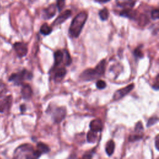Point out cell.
Returning a JSON list of instances; mask_svg holds the SVG:
<instances>
[{
    "label": "cell",
    "mask_w": 159,
    "mask_h": 159,
    "mask_svg": "<svg viewBox=\"0 0 159 159\" xmlns=\"http://www.w3.org/2000/svg\"><path fill=\"white\" fill-rule=\"evenodd\" d=\"M106 66V61L103 59L94 68H89L83 71L80 75V78L84 81H93L94 80L98 79L104 74Z\"/></svg>",
    "instance_id": "6da1fadb"
},
{
    "label": "cell",
    "mask_w": 159,
    "mask_h": 159,
    "mask_svg": "<svg viewBox=\"0 0 159 159\" xmlns=\"http://www.w3.org/2000/svg\"><path fill=\"white\" fill-rule=\"evenodd\" d=\"M88 14L86 12H81L78 14L73 19L71 25L69 27V35L73 38H77L86 21Z\"/></svg>",
    "instance_id": "7a4b0ae2"
},
{
    "label": "cell",
    "mask_w": 159,
    "mask_h": 159,
    "mask_svg": "<svg viewBox=\"0 0 159 159\" xmlns=\"http://www.w3.org/2000/svg\"><path fill=\"white\" fill-rule=\"evenodd\" d=\"M14 158H35V150L33 147L29 144H22L18 147L14 152Z\"/></svg>",
    "instance_id": "3957f363"
},
{
    "label": "cell",
    "mask_w": 159,
    "mask_h": 159,
    "mask_svg": "<svg viewBox=\"0 0 159 159\" xmlns=\"http://www.w3.org/2000/svg\"><path fill=\"white\" fill-rule=\"evenodd\" d=\"M32 78V74L27 71L26 70H23L17 73L12 74L9 78L10 81H13L15 84L19 85L22 83L23 81L25 80H30Z\"/></svg>",
    "instance_id": "277c9868"
},
{
    "label": "cell",
    "mask_w": 159,
    "mask_h": 159,
    "mask_svg": "<svg viewBox=\"0 0 159 159\" xmlns=\"http://www.w3.org/2000/svg\"><path fill=\"white\" fill-rule=\"evenodd\" d=\"M66 114V108L64 107H58L55 108L52 112V119L55 123L58 124L65 119Z\"/></svg>",
    "instance_id": "5b68a950"
},
{
    "label": "cell",
    "mask_w": 159,
    "mask_h": 159,
    "mask_svg": "<svg viewBox=\"0 0 159 159\" xmlns=\"http://www.w3.org/2000/svg\"><path fill=\"white\" fill-rule=\"evenodd\" d=\"M134 88V84L132 83L127 86L117 90L113 95V100L118 101L129 93Z\"/></svg>",
    "instance_id": "8992f818"
},
{
    "label": "cell",
    "mask_w": 159,
    "mask_h": 159,
    "mask_svg": "<svg viewBox=\"0 0 159 159\" xmlns=\"http://www.w3.org/2000/svg\"><path fill=\"white\" fill-rule=\"evenodd\" d=\"M14 48L16 54L19 57H23L27 53V46L23 42H16L14 45Z\"/></svg>",
    "instance_id": "52a82bcc"
},
{
    "label": "cell",
    "mask_w": 159,
    "mask_h": 159,
    "mask_svg": "<svg viewBox=\"0 0 159 159\" xmlns=\"http://www.w3.org/2000/svg\"><path fill=\"white\" fill-rule=\"evenodd\" d=\"M71 15V11L69 9H67L65 11L63 12H62L60 16H58L57 19L54 20L52 25H58L61 24H62L63 22H65L67 19H68Z\"/></svg>",
    "instance_id": "ba28073f"
},
{
    "label": "cell",
    "mask_w": 159,
    "mask_h": 159,
    "mask_svg": "<svg viewBox=\"0 0 159 159\" xmlns=\"http://www.w3.org/2000/svg\"><path fill=\"white\" fill-rule=\"evenodd\" d=\"M12 98L11 96H8L6 97L0 102V112H4L7 111L12 104Z\"/></svg>",
    "instance_id": "9c48e42d"
},
{
    "label": "cell",
    "mask_w": 159,
    "mask_h": 159,
    "mask_svg": "<svg viewBox=\"0 0 159 159\" xmlns=\"http://www.w3.org/2000/svg\"><path fill=\"white\" fill-rule=\"evenodd\" d=\"M89 127L90 129L93 131H94L96 132H101L104 125L102 120L99 119H96L92 120L89 124Z\"/></svg>",
    "instance_id": "30bf717a"
},
{
    "label": "cell",
    "mask_w": 159,
    "mask_h": 159,
    "mask_svg": "<svg viewBox=\"0 0 159 159\" xmlns=\"http://www.w3.org/2000/svg\"><path fill=\"white\" fill-rule=\"evenodd\" d=\"M66 73V70L64 67H60L58 68H55L53 78L55 82L61 81L65 77Z\"/></svg>",
    "instance_id": "8fae6325"
},
{
    "label": "cell",
    "mask_w": 159,
    "mask_h": 159,
    "mask_svg": "<svg viewBox=\"0 0 159 159\" xmlns=\"http://www.w3.org/2000/svg\"><path fill=\"white\" fill-rule=\"evenodd\" d=\"M117 5L122 8L132 9L135 4L136 0H116Z\"/></svg>",
    "instance_id": "7c38bea8"
},
{
    "label": "cell",
    "mask_w": 159,
    "mask_h": 159,
    "mask_svg": "<svg viewBox=\"0 0 159 159\" xmlns=\"http://www.w3.org/2000/svg\"><path fill=\"white\" fill-rule=\"evenodd\" d=\"M56 6L55 4H51L48 7L43 10V17L45 19H48L53 17L55 14Z\"/></svg>",
    "instance_id": "4fadbf2b"
},
{
    "label": "cell",
    "mask_w": 159,
    "mask_h": 159,
    "mask_svg": "<svg viewBox=\"0 0 159 159\" xmlns=\"http://www.w3.org/2000/svg\"><path fill=\"white\" fill-rule=\"evenodd\" d=\"M21 94L24 99H29L32 94V90L30 86L28 84H24L21 89Z\"/></svg>",
    "instance_id": "5bb4252c"
},
{
    "label": "cell",
    "mask_w": 159,
    "mask_h": 159,
    "mask_svg": "<svg viewBox=\"0 0 159 159\" xmlns=\"http://www.w3.org/2000/svg\"><path fill=\"white\" fill-rule=\"evenodd\" d=\"M54 67L58 66L63 61V52L57 50L54 53Z\"/></svg>",
    "instance_id": "9a60e30c"
},
{
    "label": "cell",
    "mask_w": 159,
    "mask_h": 159,
    "mask_svg": "<svg viewBox=\"0 0 159 159\" xmlns=\"http://www.w3.org/2000/svg\"><path fill=\"white\" fill-rule=\"evenodd\" d=\"M35 151L40 156H41L42 153H47L49 152L50 148L45 143L43 142H39L37 144V150H35Z\"/></svg>",
    "instance_id": "2e32d148"
},
{
    "label": "cell",
    "mask_w": 159,
    "mask_h": 159,
    "mask_svg": "<svg viewBox=\"0 0 159 159\" xmlns=\"http://www.w3.org/2000/svg\"><path fill=\"white\" fill-rule=\"evenodd\" d=\"M120 15L130 19H135L137 17V12L132 9H125L120 12Z\"/></svg>",
    "instance_id": "e0dca14e"
},
{
    "label": "cell",
    "mask_w": 159,
    "mask_h": 159,
    "mask_svg": "<svg viewBox=\"0 0 159 159\" xmlns=\"http://www.w3.org/2000/svg\"><path fill=\"white\" fill-rule=\"evenodd\" d=\"M114 148H115V144L112 140H110L106 143V145L105 147V150L108 156H111L112 155V153L114 152Z\"/></svg>",
    "instance_id": "ac0fdd59"
},
{
    "label": "cell",
    "mask_w": 159,
    "mask_h": 159,
    "mask_svg": "<svg viewBox=\"0 0 159 159\" xmlns=\"http://www.w3.org/2000/svg\"><path fill=\"white\" fill-rule=\"evenodd\" d=\"M86 138H87V141L89 143H94L98 138V132H96L94 131H93L91 130H90L86 135Z\"/></svg>",
    "instance_id": "d6986e66"
},
{
    "label": "cell",
    "mask_w": 159,
    "mask_h": 159,
    "mask_svg": "<svg viewBox=\"0 0 159 159\" xmlns=\"http://www.w3.org/2000/svg\"><path fill=\"white\" fill-rule=\"evenodd\" d=\"M52 28L50 26H49L47 23L43 24L41 26L40 29V32L44 35H49L52 32Z\"/></svg>",
    "instance_id": "ffe728a7"
},
{
    "label": "cell",
    "mask_w": 159,
    "mask_h": 159,
    "mask_svg": "<svg viewBox=\"0 0 159 159\" xmlns=\"http://www.w3.org/2000/svg\"><path fill=\"white\" fill-rule=\"evenodd\" d=\"M134 132H135V134L142 135V136L143 135V127L142 123L140 121L138 122L136 124L134 129Z\"/></svg>",
    "instance_id": "44dd1931"
},
{
    "label": "cell",
    "mask_w": 159,
    "mask_h": 159,
    "mask_svg": "<svg viewBox=\"0 0 159 159\" xmlns=\"http://www.w3.org/2000/svg\"><path fill=\"white\" fill-rule=\"evenodd\" d=\"M63 62L65 65L68 66L71 63V58L69 52L66 50H63Z\"/></svg>",
    "instance_id": "7402d4cb"
},
{
    "label": "cell",
    "mask_w": 159,
    "mask_h": 159,
    "mask_svg": "<svg viewBox=\"0 0 159 159\" xmlns=\"http://www.w3.org/2000/svg\"><path fill=\"white\" fill-rule=\"evenodd\" d=\"M99 16L100 19L102 20H106L108 19L109 17V12L106 8H104L99 11Z\"/></svg>",
    "instance_id": "603a6c76"
},
{
    "label": "cell",
    "mask_w": 159,
    "mask_h": 159,
    "mask_svg": "<svg viewBox=\"0 0 159 159\" xmlns=\"http://www.w3.org/2000/svg\"><path fill=\"white\" fill-rule=\"evenodd\" d=\"M134 55L137 58H142L143 57V53L140 49V48L139 47L136 48L134 50Z\"/></svg>",
    "instance_id": "cb8c5ba5"
},
{
    "label": "cell",
    "mask_w": 159,
    "mask_h": 159,
    "mask_svg": "<svg viewBox=\"0 0 159 159\" xmlns=\"http://www.w3.org/2000/svg\"><path fill=\"white\" fill-rule=\"evenodd\" d=\"M148 22V19L145 15H141L139 17V23L141 25H145Z\"/></svg>",
    "instance_id": "d4e9b609"
},
{
    "label": "cell",
    "mask_w": 159,
    "mask_h": 159,
    "mask_svg": "<svg viewBox=\"0 0 159 159\" xmlns=\"http://www.w3.org/2000/svg\"><path fill=\"white\" fill-rule=\"evenodd\" d=\"M158 120V118L157 116H153V117H150L148 121H147V127H150L153 125H154L155 124H156Z\"/></svg>",
    "instance_id": "484cf974"
},
{
    "label": "cell",
    "mask_w": 159,
    "mask_h": 159,
    "mask_svg": "<svg viewBox=\"0 0 159 159\" xmlns=\"http://www.w3.org/2000/svg\"><path fill=\"white\" fill-rule=\"evenodd\" d=\"M7 92V88L6 84L0 80V98L2 97Z\"/></svg>",
    "instance_id": "4316f807"
},
{
    "label": "cell",
    "mask_w": 159,
    "mask_h": 159,
    "mask_svg": "<svg viewBox=\"0 0 159 159\" xmlns=\"http://www.w3.org/2000/svg\"><path fill=\"white\" fill-rule=\"evenodd\" d=\"M96 87L99 89H102L106 87V83L103 80H98L96 83Z\"/></svg>",
    "instance_id": "83f0119b"
},
{
    "label": "cell",
    "mask_w": 159,
    "mask_h": 159,
    "mask_svg": "<svg viewBox=\"0 0 159 159\" xmlns=\"http://www.w3.org/2000/svg\"><path fill=\"white\" fill-rule=\"evenodd\" d=\"M142 137H143V136H142V135H137V134H132L129 136V140L130 142H135V141L140 140Z\"/></svg>",
    "instance_id": "f1b7e54d"
},
{
    "label": "cell",
    "mask_w": 159,
    "mask_h": 159,
    "mask_svg": "<svg viewBox=\"0 0 159 159\" xmlns=\"http://www.w3.org/2000/svg\"><path fill=\"white\" fill-rule=\"evenodd\" d=\"M65 0H57V6L59 11H61L65 6Z\"/></svg>",
    "instance_id": "f546056e"
},
{
    "label": "cell",
    "mask_w": 159,
    "mask_h": 159,
    "mask_svg": "<svg viewBox=\"0 0 159 159\" xmlns=\"http://www.w3.org/2000/svg\"><path fill=\"white\" fill-rule=\"evenodd\" d=\"M151 17L154 20L158 19V9H155L152 11Z\"/></svg>",
    "instance_id": "4dcf8cb0"
},
{
    "label": "cell",
    "mask_w": 159,
    "mask_h": 159,
    "mask_svg": "<svg viewBox=\"0 0 159 159\" xmlns=\"http://www.w3.org/2000/svg\"><path fill=\"white\" fill-rule=\"evenodd\" d=\"M155 81H156V82L153 84L152 88H153L155 90H158V88H159V86H158V75H157Z\"/></svg>",
    "instance_id": "1f68e13d"
},
{
    "label": "cell",
    "mask_w": 159,
    "mask_h": 159,
    "mask_svg": "<svg viewBox=\"0 0 159 159\" xmlns=\"http://www.w3.org/2000/svg\"><path fill=\"white\" fill-rule=\"evenodd\" d=\"M159 135H157L155 137V147H156V149L157 150H159V138H158Z\"/></svg>",
    "instance_id": "d6a6232c"
},
{
    "label": "cell",
    "mask_w": 159,
    "mask_h": 159,
    "mask_svg": "<svg viewBox=\"0 0 159 159\" xmlns=\"http://www.w3.org/2000/svg\"><path fill=\"white\" fill-rule=\"evenodd\" d=\"M92 157H93L92 154H85L82 157L83 158H91Z\"/></svg>",
    "instance_id": "836d02e7"
},
{
    "label": "cell",
    "mask_w": 159,
    "mask_h": 159,
    "mask_svg": "<svg viewBox=\"0 0 159 159\" xmlns=\"http://www.w3.org/2000/svg\"><path fill=\"white\" fill-rule=\"evenodd\" d=\"M96 1H97V2H101V3H102V2H107V1H110V0H95Z\"/></svg>",
    "instance_id": "e575fe53"
},
{
    "label": "cell",
    "mask_w": 159,
    "mask_h": 159,
    "mask_svg": "<svg viewBox=\"0 0 159 159\" xmlns=\"http://www.w3.org/2000/svg\"><path fill=\"white\" fill-rule=\"evenodd\" d=\"M25 109H26V107H25V105H21L20 106V110H21V111H25Z\"/></svg>",
    "instance_id": "d590c367"
}]
</instances>
